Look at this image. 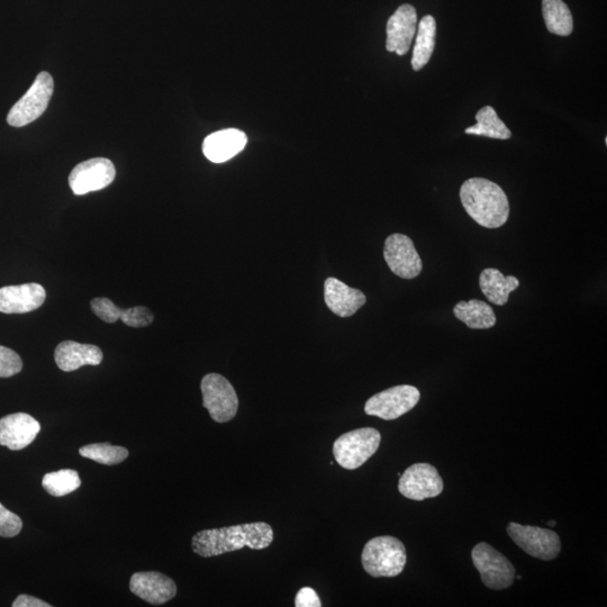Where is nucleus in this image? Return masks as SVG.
<instances>
[{
  "instance_id": "4",
  "label": "nucleus",
  "mask_w": 607,
  "mask_h": 607,
  "mask_svg": "<svg viewBox=\"0 0 607 607\" xmlns=\"http://www.w3.org/2000/svg\"><path fill=\"white\" fill-rule=\"evenodd\" d=\"M380 441L382 436L376 429L353 430L335 440L333 456L342 468L355 470L365 465L376 454Z\"/></svg>"
},
{
  "instance_id": "26",
  "label": "nucleus",
  "mask_w": 607,
  "mask_h": 607,
  "mask_svg": "<svg viewBox=\"0 0 607 607\" xmlns=\"http://www.w3.org/2000/svg\"><path fill=\"white\" fill-rule=\"evenodd\" d=\"M81 485L76 470L62 469L43 477L42 486L50 495L62 497L74 493Z\"/></svg>"
},
{
  "instance_id": "18",
  "label": "nucleus",
  "mask_w": 607,
  "mask_h": 607,
  "mask_svg": "<svg viewBox=\"0 0 607 607\" xmlns=\"http://www.w3.org/2000/svg\"><path fill=\"white\" fill-rule=\"evenodd\" d=\"M247 134L237 129L217 131L204 140L205 157L214 163L231 160L246 148Z\"/></svg>"
},
{
  "instance_id": "16",
  "label": "nucleus",
  "mask_w": 607,
  "mask_h": 607,
  "mask_svg": "<svg viewBox=\"0 0 607 607\" xmlns=\"http://www.w3.org/2000/svg\"><path fill=\"white\" fill-rule=\"evenodd\" d=\"M47 298L45 289L35 283L0 288V312L25 314L38 310Z\"/></svg>"
},
{
  "instance_id": "3",
  "label": "nucleus",
  "mask_w": 607,
  "mask_h": 607,
  "mask_svg": "<svg viewBox=\"0 0 607 607\" xmlns=\"http://www.w3.org/2000/svg\"><path fill=\"white\" fill-rule=\"evenodd\" d=\"M406 561L404 543L389 536L369 540L361 555L362 567L375 578L401 575Z\"/></svg>"
},
{
  "instance_id": "14",
  "label": "nucleus",
  "mask_w": 607,
  "mask_h": 607,
  "mask_svg": "<svg viewBox=\"0 0 607 607\" xmlns=\"http://www.w3.org/2000/svg\"><path fill=\"white\" fill-rule=\"evenodd\" d=\"M41 424L26 413H15L0 420V446L23 450L38 437Z\"/></svg>"
},
{
  "instance_id": "23",
  "label": "nucleus",
  "mask_w": 607,
  "mask_h": 607,
  "mask_svg": "<svg viewBox=\"0 0 607 607\" xmlns=\"http://www.w3.org/2000/svg\"><path fill=\"white\" fill-rule=\"evenodd\" d=\"M454 313L457 319L464 322L469 329L487 330L496 324L493 307L483 301L459 302L454 308Z\"/></svg>"
},
{
  "instance_id": "27",
  "label": "nucleus",
  "mask_w": 607,
  "mask_h": 607,
  "mask_svg": "<svg viewBox=\"0 0 607 607\" xmlns=\"http://www.w3.org/2000/svg\"><path fill=\"white\" fill-rule=\"evenodd\" d=\"M79 455L86 459L94 460L98 464L113 466L119 465L129 457V450L116 447L110 443H94L79 449Z\"/></svg>"
},
{
  "instance_id": "29",
  "label": "nucleus",
  "mask_w": 607,
  "mask_h": 607,
  "mask_svg": "<svg viewBox=\"0 0 607 607\" xmlns=\"http://www.w3.org/2000/svg\"><path fill=\"white\" fill-rule=\"evenodd\" d=\"M23 522L20 516L8 511L0 503V537L13 538L22 531Z\"/></svg>"
},
{
  "instance_id": "10",
  "label": "nucleus",
  "mask_w": 607,
  "mask_h": 607,
  "mask_svg": "<svg viewBox=\"0 0 607 607\" xmlns=\"http://www.w3.org/2000/svg\"><path fill=\"white\" fill-rule=\"evenodd\" d=\"M445 484L436 467L414 464L405 470L398 483V491L409 500L424 501L439 496Z\"/></svg>"
},
{
  "instance_id": "17",
  "label": "nucleus",
  "mask_w": 607,
  "mask_h": 607,
  "mask_svg": "<svg viewBox=\"0 0 607 607\" xmlns=\"http://www.w3.org/2000/svg\"><path fill=\"white\" fill-rule=\"evenodd\" d=\"M325 303L330 310L340 317L355 315L367 302L364 293L351 288L337 278H328L324 284Z\"/></svg>"
},
{
  "instance_id": "22",
  "label": "nucleus",
  "mask_w": 607,
  "mask_h": 607,
  "mask_svg": "<svg viewBox=\"0 0 607 607\" xmlns=\"http://www.w3.org/2000/svg\"><path fill=\"white\" fill-rule=\"evenodd\" d=\"M437 22L431 15L424 16L416 31L412 67L420 71L428 65L436 47Z\"/></svg>"
},
{
  "instance_id": "9",
  "label": "nucleus",
  "mask_w": 607,
  "mask_h": 607,
  "mask_svg": "<svg viewBox=\"0 0 607 607\" xmlns=\"http://www.w3.org/2000/svg\"><path fill=\"white\" fill-rule=\"evenodd\" d=\"M507 533L516 546L534 558L549 561L560 554L561 542L555 531L511 522Z\"/></svg>"
},
{
  "instance_id": "28",
  "label": "nucleus",
  "mask_w": 607,
  "mask_h": 607,
  "mask_svg": "<svg viewBox=\"0 0 607 607\" xmlns=\"http://www.w3.org/2000/svg\"><path fill=\"white\" fill-rule=\"evenodd\" d=\"M23 361L12 349L0 346V378H9L21 373Z\"/></svg>"
},
{
  "instance_id": "6",
  "label": "nucleus",
  "mask_w": 607,
  "mask_h": 607,
  "mask_svg": "<svg viewBox=\"0 0 607 607\" xmlns=\"http://www.w3.org/2000/svg\"><path fill=\"white\" fill-rule=\"evenodd\" d=\"M203 405L217 423L232 421L238 414L239 397L228 379L208 374L202 380Z\"/></svg>"
},
{
  "instance_id": "32",
  "label": "nucleus",
  "mask_w": 607,
  "mask_h": 607,
  "mask_svg": "<svg viewBox=\"0 0 607 607\" xmlns=\"http://www.w3.org/2000/svg\"><path fill=\"white\" fill-rule=\"evenodd\" d=\"M547 523H548L549 527H556V522L555 521H550V522H547Z\"/></svg>"
},
{
  "instance_id": "1",
  "label": "nucleus",
  "mask_w": 607,
  "mask_h": 607,
  "mask_svg": "<svg viewBox=\"0 0 607 607\" xmlns=\"http://www.w3.org/2000/svg\"><path fill=\"white\" fill-rule=\"evenodd\" d=\"M274 541V530L266 522H253L233 527L203 530L195 534L192 546L195 554L211 558L238 551L267 549Z\"/></svg>"
},
{
  "instance_id": "15",
  "label": "nucleus",
  "mask_w": 607,
  "mask_h": 607,
  "mask_svg": "<svg viewBox=\"0 0 607 607\" xmlns=\"http://www.w3.org/2000/svg\"><path fill=\"white\" fill-rule=\"evenodd\" d=\"M130 590L143 601L162 605L174 599L177 585L172 579L158 572L135 573L131 577Z\"/></svg>"
},
{
  "instance_id": "24",
  "label": "nucleus",
  "mask_w": 607,
  "mask_h": 607,
  "mask_svg": "<svg viewBox=\"0 0 607 607\" xmlns=\"http://www.w3.org/2000/svg\"><path fill=\"white\" fill-rule=\"evenodd\" d=\"M542 14L550 33L560 36L573 33V15L563 0H542Z\"/></svg>"
},
{
  "instance_id": "13",
  "label": "nucleus",
  "mask_w": 607,
  "mask_h": 607,
  "mask_svg": "<svg viewBox=\"0 0 607 607\" xmlns=\"http://www.w3.org/2000/svg\"><path fill=\"white\" fill-rule=\"evenodd\" d=\"M416 31H418L416 9L409 4L398 7L387 22V51L395 52L398 56H405L411 49Z\"/></svg>"
},
{
  "instance_id": "7",
  "label": "nucleus",
  "mask_w": 607,
  "mask_h": 607,
  "mask_svg": "<svg viewBox=\"0 0 607 607\" xmlns=\"http://www.w3.org/2000/svg\"><path fill=\"white\" fill-rule=\"evenodd\" d=\"M471 558L486 587L501 591L513 585L514 566L500 551L489 546L488 543H478L471 552Z\"/></svg>"
},
{
  "instance_id": "12",
  "label": "nucleus",
  "mask_w": 607,
  "mask_h": 607,
  "mask_svg": "<svg viewBox=\"0 0 607 607\" xmlns=\"http://www.w3.org/2000/svg\"><path fill=\"white\" fill-rule=\"evenodd\" d=\"M384 257L393 273L403 279H414L421 274L423 264L413 241L404 234H393L385 242Z\"/></svg>"
},
{
  "instance_id": "20",
  "label": "nucleus",
  "mask_w": 607,
  "mask_h": 607,
  "mask_svg": "<svg viewBox=\"0 0 607 607\" xmlns=\"http://www.w3.org/2000/svg\"><path fill=\"white\" fill-rule=\"evenodd\" d=\"M103 358L102 350L93 344H80L70 340L60 343L54 352L57 366L66 373L84 366L101 365Z\"/></svg>"
},
{
  "instance_id": "19",
  "label": "nucleus",
  "mask_w": 607,
  "mask_h": 607,
  "mask_svg": "<svg viewBox=\"0 0 607 607\" xmlns=\"http://www.w3.org/2000/svg\"><path fill=\"white\" fill-rule=\"evenodd\" d=\"M92 310L106 323H115L122 320L124 324L131 328H144L152 324L154 316L148 307L135 306L132 308L117 307L111 300L105 297H98L90 303Z\"/></svg>"
},
{
  "instance_id": "5",
  "label": "nucleus",
  "mask_w": 607,
  "mask_h": 607,
  "mask_svg": "<svg viewBox=\"0 0 607 607\" xmlns=\"http://www.w3.org/2000/svg\"><path fill=\"white\" fill-rule=\"evenodd\" d=\"M54 81L49 72H41L27 93L9 111L7 123L13 128H23L38 120L49 106Z\"/></svg>"
},
{
  "instance_id": "25",
  "label": "nucleus",
  "mask_w": 607,
  "mask_h": 607,
  "mask_svg": "<svg viewBox=\"0 0 607 607\" xmlns=\"http://www.w3.org/2000/svg\"><path fill=\"white\" fill-rule=\"evenodd\" d=\"M476 125L466 129V134L480 135L498 140H509L512 132L507 129L504 122L498 117L492 106H485L476 114Z\"/></svg>"
},
{
  "instance_id": "30",
  "label": "nucleus",
  "mask_w": 607,
  "mask_h": 607,
  "mask_svg": "<svg viewBox=\"0 0 607 607\" xmlns=\"http://www.w3.org/2000/svg\"><path fill=\"white\" fill-rule=\"evenodd\" d=\"M296 607H321L319 595L311 587H304L297 593L295 599Z\"/></svg>"
},
{
  "instance_id": "8",
  "label": "nucleus",
  "mask_w": 607,
  "mask_h": 607,
  "mask_svg": "<svg viewBox=\"0 0 607 607\" xmlns=\"http://www.w3.org/2000/svg\"><path fill=\"white\" fill-rule=\"evenodd\" d=\"M420 397L419 389L414 386H395L370 397L365 412L385 421H393L412 411Z\"/></svg>"
},
{
  "instance_id": "21",
  "label": "nucleus",
  "mask_w": 607,
  "mask_h": 607,
  "mask_svg": "<svg viewBox=\"0 0 607 607\" xmlns=\"http://www.w3.org/2000/svg\"><path fill=\"white\" fill-rule=\"evenodd\" d=\"M479 286L489 302L503 306L509 302L510 294L519 288L520 280L514 276L505 277L500 270L488 268L480 274Z\"/></svg>"
},
{
  "instance_id": "2",
  "label": "nucleus",
  "mask_w": 607,
  "mask_h": 607,
  "mask_svg": "<svg viewBox=\"0 0 607 607\" xmlns=\"http://www.w3.org/2000/svg\"><path fill=\"white\" fill-rule=\"evenodd\" d=\"M460 199L468 215L486 229H498L510 216L504 190L485 178H471L460 188Z\"/></svg>"
},
{
  "instance_id": "11",
  "label": "nucleus",
  "mask_w": 607,
  "mask_h": 607,
  "mask_svg": "<svg viewBox=\"0 0 607 607\" xmlns=\"http://www.w3.org/2000/svg\"><path fill=\"white\" fill-rule=\"evenodd\" d=\"M116 176L111 160L94 158L79 163L69 176V185L75 195L98 192L110 186Z\"/></svg>"
},
{
  "instance_id": "31",
  "label": "nucleus",
  "mask_w": 607,
  "mask_h": 607,
  "mask_svg": "<svg viewBox=\"0 0 607 607\" xmlns=\"http://www.w3.org/2000/svg\"><path fill=\"white\" fill-rule=\"evenodd\" d=\"M52 605L43 602L30 595H20L13 603V607H51Z\"/></svg>"
}]
</instances>
